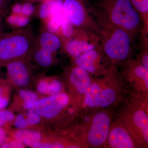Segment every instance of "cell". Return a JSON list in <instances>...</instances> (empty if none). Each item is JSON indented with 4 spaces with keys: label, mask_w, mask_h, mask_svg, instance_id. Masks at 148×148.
<instances>
[{
    "label": "cell",
    "mask_w": 148,
    "mask_h": 148,
    "mask_svg": "<svg viewBox=\"0 0 148 148\" xmlns=\"http://www.w3.org/2000/svg\"><path fill=\"white\" fill-rule=\"evenodd\" d=\"M34 5L30 3H26L22 5L21 15L29 16H31L34 12Z\"/></svg>",
    "instance_id": "cell-29"
},
{
    "label": "cell",
    "mask_w": 148,
    "mask_h": 148,
    "mask_svg": "<svg viewBox=\"0 0 148 148\" xmlns=\"http://www.w3.org/2000/svg\"><path fill=\"white\" fill-rule=\"evenodd\" d=\"M140 63L144 66L148 67V54L147 49H146L145 51L142 54L140 59Z\"/></svg>",
    "instance_id": "cell-34"
},
{
    "label": "cell",
    "mask_w": 148,
    "mask_h": 148,
    "mask_svg": "<svg viewBox=\"0 0 148 148\" xmlns=\"http://www.w3.org/2000/svg\"><path fill=\"white\" fill-rule=\"evenodd\" d=\"M3 84L0 81V110L5 108L8 104L6 88Z\"/></svg>",
    "instance_id": "cell-26"
},
{
    "label": "cell",
    "mask_w": 148,
    "mask_h": 148,
    "mask_svg": "<svg viewBox=\"0 0 148 148\" xmlns=\"http://www.w3.org/2000/svg\"><path fill=\"white\" fill-rule=\"evenodd\" d=\"M30 22V19L28 16L24 15H19L16 26L19 27H24L27 26Z\"/></svg>",
    "instance_id": "cell-30"
},
{
    "label": "cell",
    "mask_w": 148,
    "mask_h": 148,
    "mask_svg": "<svg viewBox=\"0 0 148 148\" xmlns=\"http://www.w3.org/2000/svg\"><path fill=\"white\" fill-rule=\"evenodd\" d=\"M35 50L34 57L35 61L40 66L42 67H48L53 62L52 53L45 50L40 47Z\"/></svg>",
    "instance_id": "cell-19"
},
{
    "label": "cell",
    "mask_w": 148,
    "mask_h": 148,
    "mask_svg": "<svg viewBox=\"0 0 148 148\" xmlns=\"http://www.w3.org/2000/svg\"><path fill=\"white\" fill-rule=\"evenodd\" d=\"M0 65H1V64H0Z\"/></svg>",
    "instance_id": "cell-38"
},
{
    "label": "cell",
    "mask_w": 148,
    "mask_h": 148,
    "mask_svg": "<svg viewBox=\"0 0 148 148\" xmlns=\"http://www.w3.org/2000/svg\"><path fill=\"white\" fill-rule=\"evenodd\" d=\"M70 98L64 92L38 100L35 104V109L41 116L51 119L58 116L69 105Z\"/></svg>",
    "instance_id": "cell-6"
},
{
    "label": "cell",
    "mask_w": 148,
    "mask_h": 148,
    "mask_svg": "<svg viewBox=\"0 0 148 148\" xmlns=\"http://www.w3.org/2000/svg\"><path fill=\"white\" fill-rule=\"evenodd\" d=\"M14 138L25 145L32 147L35 143L40 142L41 135L37 131L23 129L18 130L15 133Z\"/></svg>",
    "instance_id": "cell-18"
},
{
    "label": "cell",
    "mask_w": 148,
    "mask_h": 148,
    "mask_svg": "<svg viewBox=\"0 0 148 148\" xmlns=\"http://www.w3.org/2000/svg\"><path fill=\"white\" fill-rule=\"evenodd\" d=\"M65 18L63 12L56 14L49 17L47 25L48 32L55 34L58 32L61 29Z\"/></svg>",
    "instance_id": "cell-22"
},
{
    "label": "cell",
    "mask_w": 148,
    "mask_h": 148,
    "mask_svg": "<svg viewBox=\"0 0 148 148\" xmlns=\"http://www.w3.org/2000/svg\"><path fill=\"white\" fill-rule=\"evenodd\" d=\"M77 29V34L75 36L73 35L66 46L67 52L74 58L95 49L100 45L98 35L92 32Z\"/></svg>",
    "instance_id": "cell-7"
},
{
    "label": "cell",
    "mask_w": 148,
    "mask_h": 148,
    "mask_svg": "<svg viewBox=\"0 0 148 148\" xmlns=\"http://www.w3.org/2000/svg\"><path fill=\"white\" fill-rule=\"evenodd\" d=\"M117 90L112 86H106L99 82L97 99V108H107L114 103L117 99Z\"/></svg>",
    "instance_id": "cell-14"
},
{
    "label": "cell",
    "mask_w": 148,
    "mask_h": 148,
    "mask_svg": "<svg viewBox=\"0 0 148 148\" xmlns=\"http://www.w3.org/2000/svg\"><path fill=\"white\" fill-rule=\"evenodd\" d=\"M26 116L29 125L38 124L40 121L41 116L35 110H29Z\"/></svg>",
    "instance_id": "cell-25"
},
{
    "label": "cell",
    "mask_w": 148,
    "mask_h": 148,
    "mask_svg": "<svg viewBox=\"0 0 148 148\" xmlns=\"http://www.w3.org/2000/svg\"><path fill=\"white\" fill-rule=\"evenodd\" d=\"M9 148H22L24 147V144L18 140L11 141L8 144Z\"/></svg>",
    "instance_id": "cell-33"
},
{
    "label": "cell",
    "mask_w": 148,
    "mask_h": 148,
    "mask_svg": "<svg viewBox=\"0 0 148 148\" xmlns=\"http://www.w3.org/2000/svg\"><path fill=\"white\" fill-rule=\"evenodd\" d=\"M14 125L17 129L23 130L26 128L29 125L24 114H19L16 117L14 121Z\"/></svg>",
    "instance_id": "cell-27"
},
{
    "label": "cell",
    "mask_w": 148,
    "mask_h": 148,
    "mask_svg": "<svg viewBox=\"0 0 148 148\" xmlns=\"http://www.w3.org/2000/svg\"><path fill=\"white\" fill-rule=\"evenodd\" d=\"M109 145L114 148H132L135 143L125 128L116 126L110 129L108 138Z\"/></svg>",
    "instance_id": "cell-12"
},
{
    "label": "cell",
    "mask_w": 148,
    "mask_h": 148,
    "mask_svg": "<svg viewBox=\"0 0 148 148\" xmlns=\"http://www.w3.org/2000/svg\"><path fill=\"white\" fill-rule=\"evenodd\" d=\"M22 5L21 4L16 3L14 4L12 7V12L14 14L21 15L22 11Z\"/></svg>",
    "instance_id": "cell-35"
},
{
    "label": "cell",
    "mask_w": 148,
    "mask_h": 148,
    "mask_svg": "<svg viewBox=\"0 0 148 148\" xmlns=\"http://www.w3.org/2000/svg\"><path fill=\"white\" fill-rule=\"evenodd\" d=\"M110 117L105 112H100L92 118L86 133L88 144L94 147L101 146L108 140L110 129Z\"/></svg>",
    "instance_id": "cell-5"
},
{
    "label": "cell",
    "mask_w": 148,
    "mask_h": 148,
    "mask_svg": "<svg viewBox=\"0 0 148 148\" xmlns=\"http://www.w3.org/2000/svg\"><path fill=\"white\" fill-rule=\"evenodd\" d=\"M63 0H48L40 7L39 15L42 19H48L56 14L63 12Z\"/></svg>",
    "instance_id": "cell-16"
},
{
    "label": "cell",
    "mask_w": 148,
    "mask_h": 148,
    "mask_svg": "<svg viewBox=\"0 0 148 148\" xmlns=\"http://www.w3.org/2000/svg\"><path fill=\"white\" fill-rule=\"evenodd\" d=\"M14 116L11 111L8 110H0V126H2L9 122L13 121Z\"/></svg>",
    "instance_id": "cell-24"
},
{
    "label": "cell",
    "mask_w": 148,
    "mask_h": 148,
    "mask_svg": "<svg viewBox=\"0 0 148 148\" xmlns=\"http://www.w3.org/2000/svg\"><path fill=\"white\" fill-rule=\"evenodd\" d=\"M39 44L40 47L53 53L61 48V42L57 35L47 31L44 32L40 36Z\"/></svg>",
    "instance_id": "cell-15"
},
{
    "label": "cell",
    "mask_w": 148,
    "mask_h": 148,
    "mask_svg": "<svg viewBox=\"0 0 148 148\" xmlns=\"http://www.w3.org/2000/svg\"><path fill=\"white\" fill-rule=\"evenodd\" d=\"M132 6L140 14L144 24V30L148 32V0H130Z\"/></svg>",
    "instance_id": "cell-20"
},
{
    "label": "cell",
    "mask_w": 148,
    "mask_h": 148,
    "mask_svg": "<svg viewBox=\"0 0 148 148\" xmlns=\"http://www.w3.org/2000/svg\"><path fill=\"white\" fill-rule=\"evenodd\" d=\"M8 76L18 86L24 87L30 80L29 70L26 63L20 59L14 60L5 64Z\"/></svg>",
    "instance_id": "cell-10"
},
{
    "label": "cell",
    "mask_w": 148,
    "mask_h": 148,
    "mask_svg": "<svg viewBox=\"0 0 148 148\" xmlns=\"http://www.w3.org/2000/svg\"><path fill=\"white\" fill-rule=\"evenodd\" d=\"M34 39L31 31L21 29L0 34V64L21 59L34 47Z\"/></svg>",
    "instance_id": "cell-3"
},
{
    "label": "cell",
    "mask_w": 148,
    "mask_h": 148,
    "mask_svg": "<svg viewBox=\"0 0 148 148\" xmlns=\"http://www.w3.org/2000/svg\"><path fill=\"white\" fill-rule=\"evenodd\" d=\"M89 11L98 25L99 44L106 57L113 63L127 60L132 53L133 37L112 24L101 10Z\"/></svg>",
    "instance_id": "cell-1"
},
{
    "label": "cell",
    "mask_w": 148,
    "mask_h": 148,
    "mask_svg": "<svg viewBox=\"0 0 148 148\" xmlns=\"http://www.w3.org/2000/svg\"><path fill=\"white\" fill-rule=\"evenodd\" d=\"M89 73L76 66L72 68L69 74V80L72 87L77 94L84 96L91 81Z\"/></svg>",
    "instance_id": "cell-11"
},
{
    "label": "cell",
    "mask_w": 148,
    "mask_h": 148,
    "mask_svg": "<svg viewBox=\"0 0 148 148\" xmlns=\"http://www.w3.org/2000/svg\"><path fill=\"white\" fill-rule=\"evenodd\" d=\"M19 95L24 101V108L29 110L35 109V104L38 100V95L36 92L32 90H21L19 91Z\"/></svg>",
    "instance_id": "cell-21"
},
{
    "label": "cell",
    "mask_w": 148,
    "mask_h": 148,
    "mask_svg": "<svg viewBox=\"0 0 148 148\" xmlns=\"http://www.w3.org/2000/svg\"><path fill=\"white\" fill-rule=\"evenodd\" d=\"M100 6L112 24L132 36L140 31L142 19L130 0H101Z\"/></svg>",
    "instance_id": "cell-2"
},
{
    "label": "cell",
    "mask_w": 148,
    "mask_h": 148,
    "mask_svg": "<svg viewBox=\"0 0 148 148\" xmlns=\"http://www.w3.org/2000/svg\"><path fill=\"white\" fill-rule=\"evenodd\" d=\"M125 71L129 77L143 83L148 88V67L144 66L139 61L126 62Z\"/></svg>",
    "instance_id": "cell-13"
},
{
    "label": "cell",
    "mask_w": 148,
    "mask_h": 148,
    "mask_svg": "<svg viewBox=\"0 0 148 148\" xmlns=\"http://www.w3.org/2000/svg\"><path fill=\"white\" fill-rule=\"evenodd\" d=\"M19 15L18 14H13L10 15L8 17L7 21L9 24L13 26H16V22L18 21Z\"/></svg>",
    "instance_id": "cell-31"
},
{
    "label": "cell",
    "mask_w": 148,
    "mask_h": 148,
    "mask_svg": "<svg viewBox=\"0 0 148 148\" xmlns=\"http://www.w3.org/2000/svg\"><path fill=\"white\" fill-rule=\"evenodd\" d=\"M104 53L100 45L75 58L76 66L82 68L89 73H97L103 67L101 63Z\"/></svg>",
    "instance_id": "cell-9"
},
{
    "label": "cell",
    "mask_w": 148,
    "mask_h": 148,
    "mask_svg": "<svg viewBox=\"0 0 148 148\" xmlns=\"http://www.w3.org/2000/svg\"><path fill=\"white\" fill-rule=\"evenodd\" d=\"M2 20V16L0 14V34H1V29Z\"/></svg>",
    "instance_id": "cell-37"
},
{
    "label": "cell",
    "mask_w": 148,
    "mask_h": 148,
    "mask_svg": "<svg viewBox=\"0 0 148 148\" xmlns=\"http://www.w3.org/2000/svg\"><path fill=\"white\" fill-rule=\"evenodd\" d=\"M32 147L34 148H64V146L61 143H40V142L35 143Z\"/></svg>",
    "instance_id": "cell-28"
},
{
    "label": "cell",
    "mask_w": 148,
    "mask_h": 148,
    "mask_svg": "<svg viewBox=\"0 0 148 148\" xmlns=\"http://www.w3.org/2000/svg\"><path fill=\"white\" fill-rule=\"evenodd\" d=\"M8 0H0V14L2 16L6 11Z\"/></svg>",
    "instance_id": "cell-32"
},
{
    "label": "cell",
    "mask_w": 148,
    "mask_h": 148,
    "mask_svg": "<svg viewBox=\"0 0 148 148\" xmlns=\"http://www.w3.org/2000/svg\"><path fill=\"white\" fill-rule=\"evenodd\" d=\"M61 30L62 34L67 38H71L75 33V27L66 17L61 26Z\"/></svg>",
    "instance_id": "cell-23"
},
{
    "label": "cell",
    "mask_w": 148,
    "mask_h": 148,
    "mask_svg": "<svg viewBox=\"0 0 148 148\" xmlns=\"http://www.w3.org/2000/svg\"><path fill=\"white\" fill-rule=\"evenodd\" d=\"M6 139V132L5 130L0 126V148L5 143Z\"/></svg>",
    "instance_id": "cell-36"
},
{
    "label": "cell",
    "mask_w": 148,
    "mask_h": 148,
    "mask_svg": "<svg viewBox=\"0 0 148 148\" xmlns=\"http://www.w3.org/2000/svg\"><path fill=\"white\" fill-rule=\"evenodd\" d=\"M37 90L42 95H53L58 94L62 89V84L59 81L53 79L51 81H40L37 86Z\"/></svg>",
    "instance_id": "cell-17"
},
{
    "label": "cell",
    "mask_w": 148,
    "mask_h": 148,
    "mask_svg": "<svg viewBox=\"0 0 148 148\" xmlns=\"http://www.w3.org/2000/svg\"><path fill=\"white\" fill-rule=\"evenodd\" d=\"M126 120V127L135 140L142 144L148 143V118L143 109H133Z\"/></svg>",
    "instance_id": "cell-8"
},
{
    "label": "cell",
    "mask_w": 148,
    "mask_h": 148,
    "mask_svg": "<svg viewBox=\"0 0 148 148\" xmlns=\"http://www.w3.org/2000/svg\"><path fill=\"white\" fill-rule=\"evenodd\" d=\"M63 13L75 28L99 35L98 25L83 0H63Z\"/></svg>",
    "instance_id": "cell-4"
}]
</instances>
